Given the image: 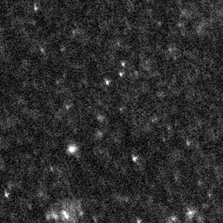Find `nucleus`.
I'll list each match as a JSON object with an SVG mask.
<instances>
[{"instance_id":"1","label":"nucleus","mask_w":223,"mask_h":223,"mask_svg":"<svg viewBox=\"0 0 223 223\" xmlns=\"http://www.w3.org/2000/svg\"><path fill=\"white\" fill-rule=\"evenodd\" d=\"M87 208L84 200L78 195L59 197L43 210L46 223H85Z\"/></svg>"}]
</instances>
